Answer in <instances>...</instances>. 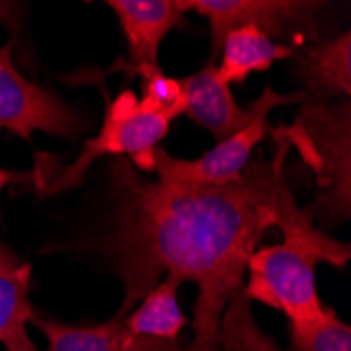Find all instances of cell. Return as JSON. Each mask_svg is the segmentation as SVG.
<instances>
[{
  "instance_id": "cell-1",
  "label": "cell",
  "mask_w": 351,
  "mask_h": 351,
  "mask_svg": "<svg viewBox=\"0 0 351 351\" xmlns=\"http://www.w3.org/2000/svg\"><path fill=\"white\" fill-rule=\"evenodd\" d=\"M274 137L271 160H250L238 181L223 185L149 181L126 158H110L112 221L97 246L124 286L114 317L133 311L165 274L191 280L194 337L183 351H221L223 311L244 289L250 254L278 228L280 206L295 196L284 177L291 145Z\"/></svg>"
},
{
  "instance_id": "cell-2",
  "label": "cell",
  "mask_w": 351,
  "mask_h": 351,
  "mask_svg": "<svg viewBox=\"0 0 351 351\" xmlns=\"http://www.w3.org/2000/svg\"><path fill=\"white\" fill-rule=\"evenodd\" d=\"M282 244L257 248L246 263L244 297L282 311L291 322H305L320 315L326 305L317 297L315 265L328 263L345 267L351 248L330 238L315 226L307 208L289 200L278 213Z\"/></svg>"
},
{
  "instance_id": "cell-3",
  "label": "cell",
  "mask_w": 351,
  "mask_h": 351,
  "mask_svg": "<svg viewBox=\"0 0 351 351\" xmlns=\"http://www.w3.org/2000/svg\"><path fill=\"white\" fill-rule=\"evenodd\" d=\"M171 120L145 108L137 93L126 88L116 99L106 95V118L99 133L86 139L76 160L63 167L57 156L38 154L32 189L40 196H55L59 191L82 185L88 169L99 158H126L141 175L156 171L154 152L169 133Z\"/></svg>"
},
{
  "instance_id": "cell-4",
  "label": "cell",
  "mask_w": 351,
  "mask_h": 351,
  "mask_svg": "<svg viewBox=\"0 0 351 351\" xmlns=\"http://www.w3.org/2000/svg\"><path fill=\"white\" fill-rule=\"evenodd\" d=\"M269 133L297 147L311 169L317 194L309 215L322 228H337L351 213V106L343 101L305 99L293 126H280ZM320 228V230H322Z\"/></svg>"
},
{
  "instance_id": "cell-5",
  "label": "cell",
  "mask_w": 351,
  "mask_h": 351,
  "mask_svg": "<svg viewBox=\"0 0 351 351\" xmlns=\"http://www.w3.org/2000/svg\"><path fill=\"white\" fill-rule=\"evenodd\" d=\"M181 13L194 11L210 23V53L219 55L228 32L244 25L261 29L271 40H320V17L326 3L313 0H177Z\"/></svg>"
},
{
  "instance_id": "cell-6",
  "label": "cell",
  "mask_w": 351,
  "mask_h": 351,
  "mask_svg": "<svg viewBox=\"0 0 351 351\" xmlns=\"http://www.w3.org/2000/svg\"><path fill=\"white\" fill-rule=\"evenodd\" d=\"M13 47L9 40L0 47V129L23 141L40 131L55 137H76L82 131V118L59 95L27 80L13 66Z\"/></svg>"
},
{
  "instance_id": "cell-7",
  "label": "cell",
  "mask_w": 351,
  "mask_h": 351,
  "mask_svg": "<svg viewBox=\"0 0 351 351\" xmlns=\"http://www.w3.org/2000/svg\"><path fill=\"white\" fill-rule=\"evenodd\" d=\"M183 93H185V114L194 120L198 126L206 129L217 141H226L240 133L250 122H254L261 116H267L271 110L291 106V104H303L307 95L303 90L297 93H278L271 84L263 88L259 99L250 104L246 110L240 108L232 95V86L223 82L217 74L215 63L206 66L185 78H179Z\"/></svg>"
},
{
  "instance_id": "cell-8",
  "label": "cell",
  "mask_w": 351,
  "mask_h": 351,
  "mask_svg": "<svg viewBox=\"0 0 351 351\" xmlns=\"http://www.w3.org/2000/svg\"><path fill=\"white\" fill-rule=\"evenodd\" d=\"M267 131V116H261L234 137L219 141L213 149L194 160H181L171 156L162 145H158L154 152V173L160 181L187 185H223L238 181L250 165L252 149L259 145Z\"/></svg>"
},
{
  "instance_id": "cell-9",
  "label": "cell",
  "mask_w": 351,
  "mask_h": 351,
  "mask_svg": "<svg viewBox=\"0 0 351 351\" xmlns=\"http://www.w3.org/2000/svg\"><path fill=\"white\" fill-rule=\"evenodd\" d=\"M126 40V57L116 61L110 72L120 70L135 78L158 66V49L171 29L183 23L177 0H108Z\"/></svg>"
},
{
  "instance_id": "cell-10",
  "label": "cell",
  "mask_w": 351,
  "mask_h": 351,
  "mask_svg": "<svg viewBox=\"0 0 351 351\" xmlns=\"http://www.w3.org/2000/svg\"><path fill=\"white\" fill-rule=\"evenodd\" d=\"M47 339V351H183L181 341L139 337L122 317L95 326H68L34 313L29 320Z\"/></svg>"
},
{
  "instance_id": "cell-11",
  "label": "cell",
  "mask_w": 351,
  "mask_h": 351,
  "mask_svg": "<svg viewBox=\"0 0 351 351\" xmlns=\"http://www.w3.org/2000/svg\"><path fill=\"white\" fill-rule=\"evenodd\" d=\"M297 74L305 86L307 99L332 101L351 95V34L320 38L295 53Z\"/></svg>"
},
{
  "instance_id": "cell-12",
  "label": "cell",
  "mask_w": 351,
  "mask_h": 351,
  "mask_svg": "<svg viewBox=\"0 0 351 351\" xmlns=\"http://www.w3.org/2000/svg\"><path fill=\"white\" fill-rule=\"evenodd\" d=\"M32 265L0 240V343L5 351H38L27 335V322L34 317L29 303Z\"/></svg>"
},
{
  "instance_id": "cell-13",
  "label": "cell",
  "mask_w": 351,
  "mask_h": 351,
  "mask_svg": "<svg viewBox=\"0 0 351 351\" xmlns=\"http://www.w3.org/2000/svg\"><path fill=\"white\" fill-rule=\"evenodd\" d=\"M221 63L217 74L223 82L244 84L246 78L254 72H267L274 63L293 59L297 49L286 43H276L265 36L261 29L244 25L228 32L221 45Z\"/></svg>"
},
{
  "instance_id": "cell-14",
  "label": "cell",
  "mask_w": 351,
  "mask_h": 351,
  "mask_svg": "<svg viewBox=\"0 0 351 351\" xmlns=\"http://www.w3.org/2000/svg\"><path fill=\"white\" fill-rule=\"evenodd\" d=\"M181 282L167 276L137 303L133 311L126 313L122 320L131 332L149 339H179L181 330L189 324L187 315L181 311L177 301V291Z\"/></svg>"
},
{
  "instance_id": "cell-15",
  "label": "cell",
  "mask_w": 351,
  "mask_h": 351,
  "mask_svg": "<svg viewBox=\"0 0 351 351\" xmlns=\"http://www.w3.org/2000/svg\"><path fill=\"white\" fill-rule=\"evenodd\" d=\"M217 345L221 351H282L254 320L244 291H240L223 311Z\"/></svg>"
},
{
  "instance_id": "cell-16",
  "label": "cell",
  "mask_w": 351,
  "mask_h": 351,
  "mask_svg": "<svg viewBox=\"0 0 351 351\" xmlns=\"http://www.w3.org/2000/svg\"><path fill=\"white\" fill-rule=\"evenodd\" d=\"M293 351H351V326L326 307L305 322H291Z\"/></svg>"
},
{
  "instance_id": "cell-17",
  "label": "cell",
  "mask_w": 351,
  "mask_h": 351,
  "mask_svg": "<svg viewBox=\"0 0 351 351\" xmlns=\"http://www.w3.org/2000/svg\"><path fill=\"white\" fill-rule=\"evenodd\" d=\"M141 78V97L139 101L158 112L160 116L169 118L171 122L179 116L185 114V93L183 86L177 78L167 76L160 66L156 68H147L139 74Z\"/></svg>"
},
{
  "instance_id": "cell-18",
  "label": "cell",
  "mask_w": 351,
  "mask_h": 351,
  "mask_svg": "<svg viewBox=\"0 0 351 351\" xmlns=\"http://www.w3.org/2000/svg\"><path fill=\"white\" fill-rule=\"evenodd\" d=\"M23 21V5L19 3H0V23L11 32H19Z\"/></svg>"
},
{
  "instance_id": "cell-19",
  "label": "cell",
  "mask_w": 351,
  "mask_h": 351,
  "mask_svg": "<svg viewBox=\"0 0 351 351\" xmlns=\"http://www.w3.org/2000/svg\"><path fill=\"white\" fill-rule=\"evenodd\" d=\"M9 183L15 185H23V187H32L34 183V173L27 171H9V169H0V191H3ZM0 223H3V208H0Z\"/></svg>"
}]
</instances>
